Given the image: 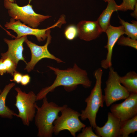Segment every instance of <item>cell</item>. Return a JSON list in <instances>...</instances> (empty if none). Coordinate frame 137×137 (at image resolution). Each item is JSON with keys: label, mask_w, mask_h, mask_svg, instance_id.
Returning <instances> with one entry per match:
<instances>
[{"label": "cell", "mask_w": 137, "mask_h": 137, "mask_svg": "<svg viewBox=\"0 0 137 137\" xmlns=\"http://www.w3.org/2000/svg\"><path fill=\"white\" fill-rule=\"evenodd\" d=\"M48 67L54 72L56 78L51 85L43 88L37 94V101L42 100L48 93L53 91L60 86H63L65 90L68 92L75 90L79 85H81L85 88L91 86L92 82L87 71L80 68L76 63L73 67L65 70L51 66Z\"/></svg>", "instance_id": "cell-1"}, {"label": "cell", "mask_w": 137, "mask_h": 137, "mask_svg": "<svg viewBox=\"0 0 137 137\" xmlns=\"http://www.w3.org/2000/svg\"><path fill=\"white\" fill-rule=\"evenodd\" d=\"M41 106L35 105L36 112L35 123L38 129L39 137H52L54 133V122L59 112L67 107L66 105L59 106L55 102H49L46 97L43 99Z\"/></svg>", "instance_id": "cell-2"}, {"label": "cell", "mask_w": 137, "mask_h": 137, "mask_svg": "<svg viewBox=\"0 0 137 137\" xmlns=\"http://www.w3.org/2000/svg\"><path fill=\"white\" fill-rule=\"evenodd\" d=\"M103 73L102 69L101 68L95 71L94 75L96 79L95 84L90 95L85 99L86 107L84 110L81 111L80 116L82 121L88 119L90 126L94 129L97 126L96 123L97 114L99 108L103 107L104 102L101 88Z\"/></svg>", "instance_id": "cell-3"}, {"label": "cell", "mask_w": 137, "mask_h": 137, "mask_svg": "<svg viewBox=\"0 0 137 137\" xmlns=\"http://www.w3.org/2000/svg\"><path fill=\"white\" fill-rule=\"evenodd\" d=\"M23 6H19L16 3L4 1V5L8 10L9 15L12 19L19 20L31 27L37 28L40 23L50 18L49 15H45L37 13L30 4Z\"/></svg>", "instance_id": "cell-4"}, {"label": "cell", "mask_w": 137, "mask_h": 137, "mask_svg": "<svg viewBox=\"0 0 137 137\" xmlns=\"http://www.w3.org/2000/svg\"><path fill=\"white\" fill-rule=\"evenodd\" d=\"M15 90L17 95L14 105L19 111L18 117L21 118L24 125L29 126L36 113V95L32 91L28 93L23 92L18 87Z\"/></svg>", "instance_id": "cell-5"}, {"label": "cell", "mask_w": 137, "mask_h": 137, "mask_svg": "<svg viewBox=\"0 0 137 137\" xmlns=\"http://www.w3.org/2000/svg\"><path fill=\"white\" fill-rule=\"evenodd\" d=\"M61 115L54 121V133L57 135L62 131L67 130L72 136L76 137V133L86 126L79 119L80 113L68 106L61 111Z\"/></svg>", "instance_id": "cell-6"}, {"label": "cell", "mask_w": 137, "mask_h": 137, "mask_svg": "<svg viewBox=\"0 0 137 137\" xmlns=\"http://www.w3.org/2000/svg\"><path fill=\"white\" fill-rule=\"evenodd\" d=\"M108 77L104 89V101L108 107L114 102L125 99L129 95L130 93L121 83L120 76L112 66L109 68Z\"/></svg>", "instance_id": "cell-7"}, {"label": "cell", "mask_w": 137, "mask_h": 137, "mask_svg": "<svg viewBox=\"0 0 137 137\" xmlns=\"http://www.w3.org/2000/svg\"><path fill=\"white\" fill-rule=\"evenodd\" d=\"M64 23L63 20L60 18L57 22L52 26L46 28L39 29L34 28L27 26L19 20L11 18L9 22H6L4 26L6 29L13 30L17 34V38L23 36L32 35L35 36L39 42L45 40L47 38L48 31L56 27H61Z\"/></svg>", "instance_id": "cell-8"}, {"label": "cell", "mask_w": 137, "mask_h": 137, "mask_svg": "<svg viewBox=\"0 0 137 137\" xmlns=\"http://www.w3.org/2000/svg\"><path fill=\"white\" fill-rule=\"evenodd\" d=\"M50 29L48 31L47 40L45 44L42 46L38 45L29 40L27 38L25 42L31 51V58L29 62L26 64L25 69L28 72L32 70L37 63L41 59L47 58L54 60L57 63H64L62 60L55 57L49 51L48 47L50 43L52 37L50 34Z\"/></svg>", "instance_id": "cell-9"}, {"label": "cell", "mask_w": 137, "mask_h": 137, "mask_svg": "<svg viewBox=\"0 0 137 137\" xmlns=\"http://www.w3.org/2000/svg\"><path fill=\"white\" fill-rule=\"evenodd\" d=\"M110 109L121 122L132 118L137 115V93H130L123 102L112 105Z\"/></svg>", "instance_id": "cell-10"}, {"label": "cell", "mask_w": 137, "mask_h": 137, "mask_svg": "<svg viewBox=\"0 0 137 137\" xmlns=\"http://www.w3.org/2000/svg\"><path fill=\"white\" fill-rule=\"evenodd\" d=\"M105 32L107 35L108 41L105 47L107 49V53L106 58L101 61L100 64L102 68L106 69L112 66L113 48L119 37L125 34V30L122 25L115 27L110 24Z\"/></svg>", "instance_id": "cell-11"}, {"label": "cell", "mask_w": 137, "mask_h": 137, "mask_svg": "<svg viewBox=\"0 0 137 137\" xmlns=\"http://www.w3.org/2000/svg\"><path fill=\"white\" fill-rule=\"evenodd\" d=\"M27 36H23L19 38L16 37L13 40H9L6 38L4 41L8 45V49L4 53H1V58L7 57L11 59L17 65L19 62L22 60L27 63L23 55L24 50L23 43Z\"/></svg>", "instance_id": "cell-12"}, {"label": "cell", "mask_w": 137, "mask_h": 137, "mask_svg": "<svg viewBox=\"0 0 137 137\" xmlns=\"http://www.w3.org/2000/svg\"><path fill=\"white\" fill-rule=\"evenodd\" d=\"M76 27L79 38L86 41L96 39L103 32L97 21H81Z\"/></svg>", "instance_id": "cell-13"}, {"label": "cell", "mask_w": 137, "mask_h": 137, "mask_svg": "<svg viewBox=\"0 0 137 137\" xmlns=\"http://www.w3.org/2000/svg\"><path fill=\"white\" fill-rule=\"evenodd\" d=\"M121 125L120 120L111 112H109L107 120L105 125L101 127L97 126L95 131L100 137H120Z\"/></svg>", "instance_id": "cell-14"}, {"label": "cell", "mask_w": 137, "mask_h": 137, "mask_svg": "<svg viewBox=\"0 0 137 137\" xmlns=\"http://www.w3.org/2000/svg\"><path fill=\"white\" fill-rule=\"evenodd\" d=\"M15 85L14 83L6 85L0 94V117H2L11 119L13 116L18 117V115L6 106L5 103L8 94Z\"/></svg>", "instance_id": "cell-15"}, {"label": "cell", "mask_w": 137, "mask_h": 137, "mask_svg": "<svg viewBox=\"0 0 137 137\" xmlns=\"http://www.w3.org/2000/svg\"><path fill=\"white\" fill-rule=\"evenodd\" d=\"M108 3L107 8L97 20L103 32H105L108 26L110 24V19L113 12L117 11V5L114 0H111Z\"/></svg>", "instance_id": "cell-16"}, {"label": "cell", "mask_w": 137, "mask_h": 137, "mask_svg": "<svg viewBox=\"0 0 137 137\" xmlns=\"http://www.w3.org/2000/svg\"><path fill=\"white\" fill-rule=\"evenodd\" d=\"M121 83L130 93H137V74L134 71L128 72L124 76H120Z\"/></svg>", "instance_id": "cell-17"}, {"label": "cell", "mask_w": 137, "mask_h": 137, "mask_svg": "<svg viewBox=\"0 0 137 137\" xmlns=\"http://www.w3.org/2000/svg\"><path fill=\"white\" fill-rule=\"evenodd\" d=\"M137 131V115L131 118L121 122L120 137H128L130 134H134Z\"/></svg>", "instance_id": "cell-18"}, {"label": "cell", "mask_w": 137, "mask_h": 137, "mask_svg": "<svg viewBox=\"0 0 137 137\" xmlns=\"http://www.w3.org/2000/svg\"><path fill=\"white\" fill-rule=\"evenodd\" d=\"M119 23L124 29L125 33L128 37L135 40L137 39V22L134 20L131 21L130 23L126 22L119 18Z\"/></svg>", "instance_id": "cell-19"}, {"label": "cell", "mask_w": 137, "mask_h": 137, "mask_svg": "<svg viewBox=\"0 0 137 137\" xmlns=\"http://www.w3.org/2000/svg\"><path fill=\"white\" fill-rule=\"evenodd\" d=\"M117 44L121 46H128L137 49V40L131 39L129 37H125L122 35L119 38Z\"/></svg>", "instance_id": "cell-20"}, {"label": "cell", "mask_w": 137, "mask_h": 137, "mask_svg": "<svg viewBox=\"0 0 137 137\" xmlns=\"http://www.w3.org/2000/svg\"><path fill=\"white\" fill-rule=\"evenodd\" d=\"M119 5H117V10L125 11L128 10H134L137 0H123Z\"/></svg>", "instance_id": "cell-21"}, {"label": "cell", "mask_w": 137, "mask_h": 137, "mask_svg": "<svg viewBox=\"0 0 137 137\" xmlns=\"http://www.w3.org/2000/svg\"><path fill=\"white\" fill-rule=\"evenodd\" d=\"M65 37L67 40H72L78 36V31L76 26L73 25L68 26L64 32Z\"/></svg>", "instance_id": "cell-22"}, {"label": "cell", "mask_w": 137, "mask_h": 137, "mask_svg": "<svg viewBox=\"0 0 137 137\" xmlns=\"http://www.w3.org/2000/svg\"><path fill=\"white\" fill-rule=\"evenodd\" d=\"M7 68V73L13 76L14 73L16 71L17 65L11 59L7 57L2 58Z\"/></svg>", "instance_id": "cell-23"}, {"label": "cell", "mask_w": 137, "mask_h": 137, "mask_svg": "<svg viewBox=\"0 0 137 137\" xmlns=\"http://www.w3.org/2000/svg\"><path fill=\"white\" fill-rule=\"evenodd\" d=\"M91 126L85 127L82 128V132L77 135V137H100L93 131Z\"/></svg>", "instance_id": "cell-24"}, {"label": "cell", "mask_w": 137, "mask_h": 137, "mask_svg": "<svg viewBox=\"0 0 137 137\" xmlns=\"http://www.w3.org/2000/svg\"><path fill=\"white\" fill-rule=\"evenodd\" d=\"M23 75L20 73L16 71L13 75L12 79L10 80L11 81H14L18 84L20 83Z\"/></svg>", "instance_id": "cell-25"}, {"label": "cell", "mask_w": 137, "mask_h": 137, "mask_svg": "<svg viewBox=\"0 0 137 137\" xmlns=\"http://www.w3.org/2000/svg\"><path fill=\"white\" fill-rule=\"evenodd\" d=\"M30 77L27 74L23 75L20 83L23 86L27 85L30 81Z\"/></svg>", "instance_id": "cell-26"}, {"label": "cell", "mask_w": 137, "mask_h": 137, "mask_svg": "<svg viewBox=\"0 0 137 137\" xmlns=\"http://www.w3.org/2000/svg\"><path fill=\"white\" fill-rule=\"evenodd\" d=\"M7 72L6 66L3 62V59H0V75H3Z\"/></svg>", "instance_id": "cell-27"}, {"label": "cell", "mask_w": 137, "mask_h": 137, "mask_svg": "<svg viewBox=\"0 0 137 137\" xmlns=\"http://www.w3.org/2000/svg\"><path fill=\"white\" fill-rule=\"evenodd\" d=\"M134 11L131 14V15L133 17L137 18V3L135 5Z\"/></svg>", "instance_id": "cell-28"}, {"label": "cell", "mask_w": 137, "mask_h": 137, "mask_svg": "<svg viewBox=\"0 0 137 137\" xmlns=\"http://www.w3.org/2000/svg\"><path fill=\"white\" fill-rule=\"evenodd\" d=\"M15 0H4V1H7L12 3H14Z\"/></svg>", "instance_id": "cell-29"}, {"label": "cell", "mask_w": 137, "mask_h": 137, "mask_svg": "<svg viewBox=\"0 0 137 137\" xmlns=\"http://www.w3.org/2000/svg\"><path fill=\"white\" fill-rule=\"evenodd\" d=\"M0 27H1L3 29H4V30H5L7 32V33H9L8 31H7L6 30H5L4 28H3L1 26V25L0 24Z\"/></svg>", "instance_id": "cell-30"}, {"label": "cell", "mask_w": 137, "mask_h": 137, "mask_svg": "<svg viewBox=\"0 0 137 137\" xmlns=\"http://www.w3.org/2000/svg\"><path fill=\"white\" fill-rule=\"evenodd\" d=\"M103 0L105 2H108L111 0Z\"/></svg>", "instance_id": "cell-31"}, {"label": "cell", "mask_w": 137, "mask_h": 137, "mask_svg": "<svg viewBox=\"0 0 137 137\" xmlns=\"http://www.w3.org/2000/svg\"><path fill=\"white\" fill-rule=\"evenodd\" d=\"M2 91V90L1 89H0V94L1 93Z\"/></svg>", "instance_id": "cell-32"}]
</instances>
